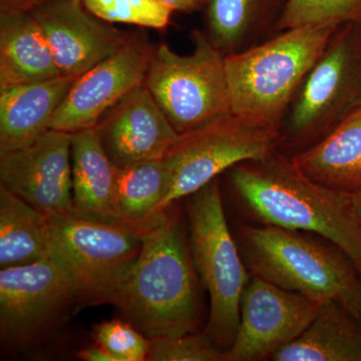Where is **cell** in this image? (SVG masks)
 I'll list each match as a JSON object with an SVG mask.
<instances>
[{"label": "cell", "instance_id": "cell-1", "mask_svg": "<svg viewBox=\"0 0 361 361\" xmlns=\"http://www.w3.org/2000/svg\"><path fill=\"white\" fill-rule=\"evenodd\" d=\"M176 204L139 226L141 252L111 301L149 339L194 334L200 320L198 274Z\"/></svg>", "mask_w": 361, "mask_h": 361}, {"label": "cell", "instance_id": "cell-2", "mask_svg": "<svg viewBox=\"0 0 361 361\" xmlns=\"http://www.w3.org/2000/svg\"><path fill=\"white\" fill-rule=\"evenodd\" d=\"M229 179L240 203L263 225L322 237L361 272V225L350 193L310 179L278 149L234 166Z\"/></svg>", "mask_w": 361, "mask_h": 361}, {"label": "cell", "instance_id": "cell-3", "mask_svg": "<svg viewBox=\"0 0 361 361\" xmlns=\"http://www.w3.org/2000/svg\"><path fill=\"white\" fill-rule=\"evenodd\" d=\"M339 26L283 30L226 56L232 113L280 130L297 90Z\"/></svg>", "mask_w": 361, "mask_h": 361}, {"label": "cell", "instance_id": "cell-4", "mask_svg": "<svg viewBox=\"0 0 361 361\" xmlns=\"http://www.w3.org/2000/svg\"><path fill=\"white\" fill-rule=\"evenodd\" d=\"M307 234L274 226H245L240 240L247 269L318 302L337 301L349 311L360 272L336 246H325Z\"/></svg>", "mask_w": 361, "mask_h": 361}, {"label": "cell", "instance_id": "cell-5", "mask_svg": "<svg viewBox=\"0 0 361 361\" xmlns=\"http://www.w3.org/2000/svg\"><path fill=\"white\" fill-rule=\"evenodd\" d=\"M361 104V21L337 28L297 90L278 151L293 157L322 141Z\"/></svg>", "mask_w": 361, "mask_h": 361}, {"label": "cell", "instance_id": "cell-6", "mask_svg": "<svg viewBox=\"0 0 361 361\" xmlns=\"http://www.w3.org/2000/svg\"><path fill=\"white\" fill-rule=\"evenodd\" d=\"M189 197L188 243L195 270L210 298L204 334L228 350L236 336L241 297L251 274L230 232L217 178Z\"/></svg>", "mask_w": 361, "mask_h": 361}, {"label": "cell", "instance_id": "cell-7", "mask_svg": "<svg viewBox=\"0 0 361 361\" xmlns=\"http://www.w3.org/2000/svg\"><path fill=\"white\" fill-rule=\"evenodd\" d=\"M49 258L70 278L78 303H111L142 248L139 227L82 217H49Z\"/></svg>", "mask_w": 361, "mask_h": 361}, {"label": "cell", "instance_id": "cell-8", "mask_svg": "<svg viewBox=\"0 0 361 361\" xmlns=\"http://www.w3.org/2000/svg\"><path fill=\"white\" fill-rule=\"evenodd\" d=\"M194 49L180 56L167 44L153 49L144 84L178 134L232 113L225 58L208 33H191Z\"/></svg>", "mask_w": 361, "mask_h": 361}, {"label": "cell", "instance_id": "cell-9", "mask_svg": "<svg viewBox=\"0 0 361 361\" xmlns=\"http://www.w3.org/2000/svg\"><path fill=\"white\" fill-rule=\"evenodd\" d=\"M280 130L247 116L229 114L180 134L163 157L173 187L158 212L190 196L225 171L277 149Z\"/></svg>", "mask_w": 361, "mask_h": 361}, {"label": "cell", "instance_id": "cell-10", "mask_svg": "<svg viewBox=\"0 0 361 361\" xmlns=\"http://www.w3.org/2000/svg\"><path fill=\"white\" fill-rule=\"evenodd\" d=\"M78 303L75 288L51 258L0 270V336L9 345L27 343L51 329Z\"/></svg>", "mask_w": 361, "mask_h": 361}, {"label": "cell", "instance_id": "cell-11", "mask_svg": "<svg viewBox=\"0 0 361 361\" xmlns=\"http://www.w3.org/2000/svg\"><path fill=\"white\" fill-rule=\"evenodd\" d=\"M322 302L251 275L241 297L240 319L225 361H258L302 334Z\"/></svg>", "mask_w": 361, "mask_h": 361}, {"label": "cell", "instance_id": "cell-12", "mask_svg": "<svg viewBox=\"0 0 361 361\" xmlns=\"http://www.w3.org/2000/svg\"><path fill=\"white\" fill-rule=\"evenodd\" d=\"M71 137L49 129L28 146L0 154L2 186L47 217L75 214Z\"/></svg>", "mask_w": 361, "mask_h": 361}, {"label": "cell", "instance_id": "cell-13", "mask_svg": "<svg viewBox=\"0 0 361 361\" xmlns=\"http://www.w3.org/2000/svg\"><path fill=\"white\" fill-rule=\"evenodd\" d=\"M153 49L140 33L78 78L54 114L51 129L75 133L94 128L114 104L145 80Z\"/></svg>", "mask_w": 361, "mask_h": 361}, {"label": "cell", "instance_id": "cell-14", "mask_svg": "<svg viewBox=\"0 0 361 361\" xmlns=\"http://www.w3.org/2000/svg\"><path fill=\"white\" fill-rule=\"evenodd\" d=\"M94 128L116 168L163 159L180 135L144 82L114 104Z\"/></svg>", "mask_w": 361, "mask_h": 361}, {"label": "cell", "instance_id": "cell-15", "mask_svg": "<svg viewBox=\"0 0 361 361\" xmlns=\"http://www.w3.org/2000/svg\"><path fill=\"white\" fill-rule=\"evenodd\" d=\"M59 71L82 75L129 39L85 8L82 0H49L33 11Z\"/></svg>", "mask_w": 361, "mask_h": 361}, {"label": "cell", "instance_id": "cell-16", "mask_svg": "<svg viewBox=\"0 0 361 361\" xmlns=\"http://www.w3.org/2000/svg\"><path fill=\"white\" fill-rule=\"evenodd\" d=\"M80 75L0 89V154L28 146L51 129L52 118Z\"/></svg>", "mask_w": 361, "mask_h": 361}, {"label": "cell", "instance_id": "cell-17", "mask_svg": "<svg viewBox=\"0 0 361 361\" xmlns=\"http://www.w3.org/2000/svg\"><path fill=\"white\" fill-rule=\"evenodd\" d=\"M299 170L323 186L361 189V104L322 141L291 157Z\"/></svg>", "mask_w": 361, "mask_h": 361}, {"label": "cell", "instance_id": "cell-18", "mask_svg": "<svg viewBox=\"0 0 361 361\" xmlns=\"http://www.w3.org/2000/svg\"><path fill=\"white\" fill-rule=\"evenodd\" d=\"M63 75L30 13H0V89Z\"/></svg>", "mask_w": 361, "mask_h": 361}, {"label": "cell", "instance_id": "cell-19", "mask_svg": "<svg viewBox=\"0 0 361 361\" xmlns=\"http://www.w3.org/2000/svg\"><path fill=\"white\" fill-rule=\"evenodd\" d=\"M271 360L361 361V325L342 304L325 301L302 334Z\"/></svg>", "mask_w": 361, "mask_h": 361}, {"label": "cell", "instance_id": "cell-20", "mask_svg": "<svg viewBox=\"0 0 361 361\" xmlns=\"http://www.w3.org/2000/svg\"><path fill=\"white\" fill-rule=\"evenodd\" d=\"M71 171L75 214L118 221L114 206L116 168L102 146L96 128L73 134Z\"/></svg>", "mask_w": 361, "mask_h": 361}, {"label": "cell", "instance_id": "cell-21", "mask_svg": "<svg viewBox=\"0 0 361 361\" xmlns=\"http://www.w3.org/2000/svg\"><path fill=\"white\" fill-rule=\"evenodd\" d=\"M288 0H210L207 33L225 56L249 49L276 33Z\"/></svg>", "mask_w": 361, "mask_h": 361}, {"label": "cell", "instance_id": "cell-22", "mask_svg": "<svg viewBox=\"0 0 361 361\" xmlns=\"http://www.w3.org/2000/svg\"><path fill=\"white\" fill-rule=\"evenodd\" d=\"M49 253V218L0 185V267L32 264Z\"/></svg>", "mask_w": 361, "mask_h": 361}, {"label": "cell", "instance_id": "cell-23", "mask_svg": "<svg viewBox=\"0 0 361 361\" xmlns=\"http://www.w3.org/2000/svg\"><path fill=\"white\" fill-rule=\"evenodd\" d=\"M172 187L173 174L163 159L116 168L114 194L116 218L139 227L156 215Z\"/></svg>", "mask_w": 361, "mask_h": 361}, {"label": "cell", "instance_id": "cell-24", "mask_svg": "<svg viewBox=\"0 0 361 361\" xmlns=\"http://www.w3.org/2000/svg\"><path fill=\"white\" fill-rule=\"evenodd\" d=\"M361 21V0H288L276 33L304 26Z\"/></svg>", "mask_w": 361, "mask_h": 361}, {"label": "cell", "instance_id": "cell-25", "mask_svg": "<svg viewBox=\"0 0 361 361\" xmlns=\"http://www.w3.org/2000/svg\"><path fill=\"white\" fill-rule=\"evenodd\" d=\"M85 8L106 23L164 30L174 11L159 0H82Z\"/></svg>", "mask_w": 361, "mask_h": 361}, {"label": "cell", "instance_id": "cell-26", "mask_svg": "<svg viewBox=\"0 0 361 361\" xmlns=\"http://www.w3.org/2000/svg\"><path fill=\"white\" fill-rule=\"evenodd\" d=\"M149 361H225L221 350L205 334L149 339Z\"/></svg>", "mask_w": 361, "mask_h": 361}, {"label": "cell", "instance_id": "cell-27", "mask_svg": "<svg viewBox=\"0 0 361 361\" xmlns=\"http://www.w3.org/2000/svg\"><path fill=\"white\" fill-rule=\"evenodd\" d=\"M94 337L116 361H144L148 358L151 341L127 320L114 319L97 325Z\"/></svg>", "mask_w": 361, "mask_h": 361}, {"label": "cell", "instance_id": "cell-28", "mask_svg": "<svg viewBox=\"0 0 361 361\" xmlns=\"http://www.w3.org/2000/svg\"><path fill=\"white\" fill-rule=\"evenodd\" d=\"M49 0H0V13H32Z\"/></svg>", "mask_w": 361, "mask_h": 361}, {"label": "cell", "instance_id": "cell-29", "mask_svg": "<svg viewBox=\"0 0 361 361\" xmlns=\"http://www.w3.org/2000/svg\"><path fill=\"white\" fill-rule=\"evenodd\" d=\"M159 1L170 7L173 11L193 13L200 9H206L210 0H159Z\"/></svg>", "mask_w": 361, "mask_h": 361}, {"label": "cell", "instance_id": "cell-30", "mask_svg": "<svg viewBox=\"0 0 361 361\" xmlns=\"http://www.w3.org/2000/svg\"><path fill=\"white\" fill-rule=\"evenodd\" d=\"M78 356L85 361H116L115 357L99 343L78 351Z\"/></svg>", "mask_w": 361, "mask_h": 361}, {"label": "cell", "instance_id": "cell-31", "mask_svg": "<svg viewBox=\"0 0 361 361\" xmlns=\"http://www.w3.org/2000/svg\"><path fill=\"white\" fill-rule=\"evenodd\" d=\"M349 312L361 325V272L360 273V280H358L357 292H356L355 301H353Z\"/></svg>", "mask_w": 361, "mask_h": 361}, {"label": "cell", "instance_id": "cell-32", "mask_svg": "<svg viewBox=\"0 0 361 361\" xmlns=\"http://www.w3.org/2000/svg\"><path fill=\"white\" fill-rule=\"evenodd\" d=\"M351 202H353V212L356 219L361 225V189L350 193Z\"/></svg>", "mask_w": 361, "mask_h": 361}]
</instances>
